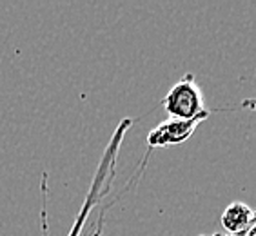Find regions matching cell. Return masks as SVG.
<instances>
[{
    "instance_id": "obj_1",
    "label": "cell",
    "mask_w": 256,
    "mask_h": 236,
    "mask_svg": "<svg viewBox=\"0 0 256 236\" xmlns=\"http://www.w3.org/2000/svg\"><path fill=\"white\" fill-rule=\"evenodd\" d=\"M133 126V120L131 118H122L120 124L116 126L114 133L109 138L108 146L104 149L102 156H100V162L96 166V171H94V176L89 184V189L86 192L84 204L80 207L78 214L74 218L73 226H71V231L68 232V236H82L86 224H88L89 214L93 212V209H96L100 202L104 200V196L109 192L111 186L114 182V176H116V162H118V152L122 149L124 138L126 133Z\"/></svg>"
},
{
    "instance_id": "obj_2",
    "label": "cell",
    "mask_w": 256,
    "mask_h": 236,
    "mask_svg": "<svg viewBox=\"0 0 256 236\" xmlns=\"http://www.w3.org/2000/svg\"><path fill=\"white\" fill-rule=\"evenodd\" d=\"M164 111L174 120H192V118L211 114L206 108L202 89L198 88L194 74L188 73L178 80L162 98Z\"/></svg>"
},
{
    "instance_id": "obj_3",
    "label": "cell",
    "mask_w": 256,
    "mask_h": 236,
    "mask_svg": "<svg viewBox=\"0 0 256 236\" xmlns=\"http://www.w3.org/2000/svg\"><path fill=\"white\" fill-rule=\"evenodd\" d=\"M209 116L211 114H204V116L192 118V120L168 118V120L160 122L148 134V151H146V154H151L153 149L171 148V146H180V144L188 142L189 138L192 136V133L196 131L198 126Z\"/></svg>"
},
{
    "instance_id": "obj_4",
    "label": "cell",
    "mask_w": 256,
    "mask_h": 236,
    "mask_svg": "<svg viewBox=\"0 0 256 236\" xmlns=\"http://www.w3.org/2000/svg\"><path fill=\"white\" fill-rule=\"evenodd\" d=\"M220 224L227 231L226 234L246 236L249 231L256 229V214L247 204L232 202L224 209Z\"/></svg>"
},
{
    "instance_id": "obj_5",
    "label": "cell",
    "mask_w": 256,
    "mask_h": 236,
    "mask_svg": "<svg viewBox=\"0 0 256 236\" xmlns=\"http://www.w3.org/2000/svg\"><path fill=\"white\" fill-rule=\"evenodd\" d=\"M202 236H206V234H202ZM212 236H231V234H212ZM246 236H256V229H252V231H249Z\"/></svg>"
}]
</instances>
